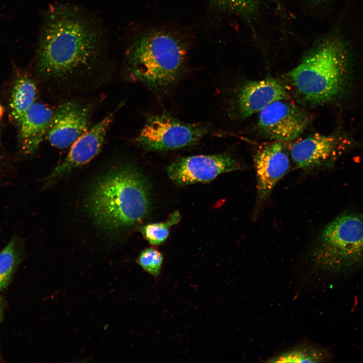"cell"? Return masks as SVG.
Segmentation results:
<instances>
[{"label":"cell","mask_w":363,"mask_h":363,"mask_svg":"<svg viewBox=\"0 0 363 363\" xmlns=\"http://www.w3.org/2000/svg\"><path fill=\"white\" fill-rule=\"evenodd\" d=\"M288 98L287 92L280 82L268 78L244 83L238 91L236 102L240 116L246 118L274 101Z\"/></svg>","instance_id":"13"},{"label":"cell","mask_w":363,"mask_h":363,"mask_svg":"<svg viewBox=\"0 0 363 363\" xmlns=\"http://www.w3.org/2000/svg\"><path fill=\"white\" fill-rule=\"evenodd\" d=\"M37 88L30 78L22 76L15 82L11 95L10 108L14 119L18 123L35 102Z\"/></svg>","instance_id":"16"},{"label":"cell","mask_w":363,"mask_h":363,"mask_svg":"<svg viewBox=\"0 0 363 363\" xmlns=\"http://www.w3.org/2000/svg\"><path fill=\"white\" fill-rule=\"evenodd\" d=\"M24 256L23 239L13 236L5 248L0 251V291L6 289Z\"/></svg>","instance_id":"15"},{"label":"cell","mask_w":363,"mask_h":363,"mask_svg":"<svg viewBox=\"0 0 363 363\" xmlns=\"http://www.w3.org/2000/svg\"><path fill=\"white\" fill-rule=\"evenodd\" d=\"M309 122L307 112L287 99L274 101L259 112L257 127L265 136L277 141L297 139Z\"/></svg>","instance_id":"8"},{"label":"cell","mask_w":363,"mask_h":363,"mask_svg":"<svg viewBox=\"0 0 363 363\" xmlns=\"http://www.w3.org/2000/svg\"><path fill=\"white\" fill-rule=\"evenodd\" d=\"M54 110L41 102H35L19 123L20 151L25 156L31 155L46 138Z\"/></svg>","instance_id":"14"},{"label":"cell","mask_w":363,"mask_h":363,"mask_svg":"<svg viewBox=\"0 0 363 363\" xmlns=\"http://www.w3.org/2000/svg\"><path fill=\"white\" fill-rule=\"evenodd\" d=\"M90 107L74 101L66 102L54 110L46 138L58 149L71 145L89 128Z\"/></svg>","instance_id":"11"},{"label":"cell","mask_w":363,"mask_h":363,"mask_svg":"<svg viewBox=\"0 0 363 363\" xmlns=\"http://www.w3.org/2000/svg\"><path fill=\"white\" fill-rule=\"evenodd\" d=\"M317 269L340 273L363 264V216L342 214L320 233L311 253Z\"/></svg>","instance_id":"5"},{"label":"cell","mask_w":363,"mask_h":363,"mask_svg":"<svg viewBox=\"0 0 363 363\" xmlns=\"http://www.w3.org/2000/svg\"><path fill=\"white\" fill-rule=\"evenodd\" d=\"M262 0H212L217 9L228 11L242 15L253 14Z\"/></svg>","instance_id":"19"},{"label":"cell","mask_w":363,"mask_h":363,"mask_svg":"<svg viewBox=\"0 0 363 363\" xmlns=\"http://www.w3.org/2000/svg\"><path fill=\"white\" fill-rule=\"evenodd\" d=\"M346 52L336 38L325 41L286 74L297 94L312 104L327 102L342 91L347 74Z\"/></svg>","instance_id":"4"},{"label":"cell","mask_w":363,"mask_h":363,"mask_svg":"<svg viewBox=\"0 0 363 363\" xmlns=\"http://www.w3.org/2000/svg\"><path fill=\"white\" fill-rule=\"evenodd\" d=\"M290 161L289 154L281 141L263 145L257 150L254 163L259 204L267 200L278 182L288 172Z\"/></svg>","instance_id":"10"},{"label":"cell","mask_w":363,"mask_h":363,"mask_svg":"<svg viewBox=\"0 0 363 363\" xmlns=\"http://www.w3.org/2000/svg\"><path fill=\"white\" fill-rule=\"evenodd\" d=\"M114 117V112L108 114L79 137L71 146L63 162L44 180V188L82 166L94 158L100 152L106 133Z\"/></svg>","instance_id":"9"},{"label":"cell","mask_w":363,"mask_h":363,"mask_svg":"<svg viewBox=\"0 0 363 363\" xmlns=\"http://www.w3.org/2000/svg\"><path fill=\"white\" fill-rule=\"evenodd\" d=\"M4 171L3 163L0 158V177L2 176Z\"/></svg>","instance_id":"22"},{"label":"cell","mask_w":363,"mask_h":363,"mask_svg":"<svg viewBox=\"0 0 363 363\" xmlns=\"http://www.w3.org/2000/svg\"><path fill=\"white\" fill-rule=\"evenodd\" d=\"M163 257L162 254L153 248L142 251L137 258V263L149 274L158 276L161 271Z\"/></svg>","instance_id":"20"},{"label":"cell","mask_w":363,"mask_h":363,"mask_svg":"<svg viewBox=\"0 0 363 363\" xmlns=\"http://www.w3.org/2000/svg\"><path fill=\"white\" fill-rule=\"evenodd\" d=\"M6 307V303L4 298L0 295V325L3 320L5 310ZM2 359V354L0 349V360Z\"/></svg>","instance_id":"21"},{"label":"cell","mask_w":363,"mask_h":363,"mask_svg":"<svg viewBox=\"0 0 363 363\" xmlns=\"http://www.w3.org/2000/svg\"><path fill=\"white\" fill-rule=\"evenodd\" d=\"M187 47L177 34L165 30L141 34L129 43L125 68L129 78L155 91H164L180 78Z\"/></svg>","instance_id":"3"},{"label":"cell","mask_w":363,"mask_h":363,"mask_svg":"<svg viewBox=\"0 0 363 363\" xmlns=\"http://www.w3.org/2000/svg\"><path fill=\"white\" fill-rule=\"evenodd\" d=\"M108 44L105 29L93 13L73 4L52 5L41 27L35 72L56 82L89 75L105 60Z\"/></svg>","instance_id":"1"},{"label":"cell","mask_w":363,"mask_h":363,"mask_svg":"<svg viewBox=\"0 0 363 363\" xmlns=\"http://www.w3.org/2000/svg\"><path fill=\"white\" fill-rule=\"evenodd\" d=\"M208 131L204 125L185 123L163 111L147 116L134 142L147 151L173 150L197 144Z\"/></svg>","instance_id":"6"},{"label":"cell","mask_w":363,"mask_h":363,"mask_svg":"<svg viewBox=\"0 0 363 363\" xmlns=\"http://www.w3.org/2000/svg\"><path fill=\"white\" fill-rule=\"evenodd\" d=\"M327 355L323 349L311 345L292 348L270 358V362H320L326 360Z\"/></svg>","instance_id":"17"},{"label":"cell","mask_w":363,"mask_h":363,"mask_svg":"<svg viewBox=\"0 0 363 363\" xmlns=\"http://www.w3.org/2000/svg\"><path fill=\"white\" fill-rule=\"evenodd\" d=\"M338 145L335 136L314 133L293 143L289 155L297 168L312 171L330 164L339 153Z\"/></svg>","instance_id":"12"},{"label":"cell","mask_w":363,"mask_h":363,"mask_svg":"<svg viewBox=\"0 0 363 363\" xmlns=\"http://www.w3.org/2000/svg\"><path fill=\"white\" fill-rule=\"evenodd\" d=\"M149 187L134 166L124 164L99 178L89 192L86 208L95 223L109 232L141 222L148 213Z\"/></svg>","instance_id":"2"},{"label":"cell","mask_w":363,"mask_h":363,"mask_svg":"<svg viewBox=\"0 0 363 363\" xmlns=\"http://www.w3.org/2000/svg\"><path fill=\"white\" fill-rule=\"evenodd\" d=\"M240 163L225 154L198 155L177 158L167 167L170 179L184 186L210 182L221 174L241 169Z\"/></svg>","instance_id":"7"},{"label":"cell","mask_w":363,"mask_h":363,"mask_svg":"<svg viewBox=\"0 0 363 363\" xmlns=\"http://www.w3.org/2000/svg\"><path fill=\"white\" fill-rule=\"evenodd\" d=\"M3 114H4V110H3L2 106L0 104V120L2 118Z\"/></svg>","instance_id":"23"},{"label":"cell","mask_w":363,"mask_h":363,"mask_svg":"<svg viewBox=\"0 0 363 363\" xmlns=\"http://www.w3.org/2000/svg\"><path fill=\"white\" fill-rule=\"evenodd\" d=\"M180 220L179 213L175 211L169 215L166 221L145 225L140 227L139 230L151 245H159L167 239L171 227L176 224Z\"/></svg>","instance_id":"18"}]
</instances>
